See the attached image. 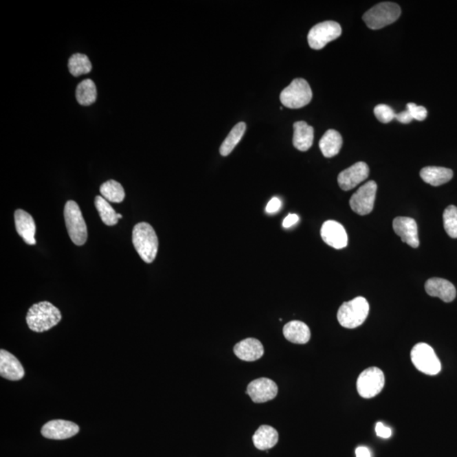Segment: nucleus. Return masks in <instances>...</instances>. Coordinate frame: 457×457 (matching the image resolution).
Listing matches in <instances>:
<instances>
[{
	"mask_svg": "<svg viewBox=\"0 0 457 457\" xmlns=\"http://www.w3.org/2000/svg\"><path fill=\"white\" fill-rule=\"evenodd\" d=\"M97 95L96 85L91 79L82 80L76 87V100L80 105L89 106L94 104L97 100Z\"/></svg>",
	"mask_w": 457,
	"mask_h": 457,
	"instance_id": "25",
	"label": "nucleus"
},
{
	"mask_svg": "<svg viewBox=\"0 0 457 457\" xmlns=\"http://www.w3.org/2000/svg\"><path fill=\"white\" fill-rule=\"evenodd\" d=\"M394 119L397 120L398 122L402 124L411 123L413 120L412 116L410 114V112H409L408 109L407 111L400 113V114H396V117H394Z\"/></svg>",
	"mask_w": 457,
	"mask_h": 457,
	"instance_id": "36",
	"label": "nucleus"
},
{
	"mask_svg": "<svg viewBox=\"0 0 457 457\" xmlns=\"http://www.w3.org/2000/svg\"><path fill=\"white\" fill-rule=\"evenodd\" d=\"M234 353L241 360L254 361L260 359L265 354V349L258 339L247 338L234 346Z\"/></svg>",
	"mask_w": 457,
	"mask_h": 457,
	"instance_id": "18",
	"label": "nucleus"
},
{
	"mask_svg": "<svg viewBox=\"0 0 457 457\" xmlns=\"http://www.w3.org/2000/svg\"><path fill=\"white\" fill-rule=\"evenodd\" d=\"M321 237L325 243L335 249H342L348 243V237L345 228L337 221H325L322 225Z\"/></svg>",
	"mask_w": 457,
	"mask_h": 457,
	"instance_id": "14",
	"label": "nucleus"
},
{
	"mask_svg": "<svg viewBox=\"0 0 457 457\" xmlns=\"http://www.w3.org/2000/svg\"><path fill=\"white\" fill-rule=\"evenodd\" d=\"M369 304L364 298L358 297L352 301L344 302L339 309L337 320L342 327L355 328L367 320Z\"/></svg>",
	"mask_w": 457,
	"mask_h": 457,
	"instance_id": "3",
	"label": "nucleus"
},
{
	"mask_svg": "<svg viewBox=\"0 0 457 457\" xmlns=\"http://www.w3.org/2000/svg\"><path fill=\"white\" fill-rule=\"evenodd\" d=\"M16 232L28 245H35L36 225L34 218L27 212L18 210L14 213Z\"/></svg>",
	"mask_w": 457,
	"mask_h": 457,
	"instance_id": "19",
	"label": "nucleus"
},
{
	"mask_svg": "<svg viewBox=\"0 0 457 457\" xmlns=\"http://www.w3.org/2000/svg\"><path fill=\"white\" fill-rule=\"evenodd\" d=\"M342 144V135L337 131L328 130L320 139V148L324 157L332 158L338 155Z\"/></svg>",
	"mask_w": 457,
	"mask_h": 457,
	"instance_id": "24",
	"label": "nucleus"
},
{
	"mask_svg": "<svg viewBox=\"0 0 457 457\" xmlns=\"http://www.w3.org/2000/svg\"><path fill=\"white\" fill-rule=\"evenodd\" d=\"M356 456L371 457V452L369 451L368 448L365 447V446H359V447L356 449Z\"/></svg>",
	"mask_w": 457,
	"mask_h": 457,
	"instance_id": "37",
	"label": "nucleus"
},
{
	"mask_svg": "<svg viewBox=\"0 0 457 457\" xmlns=\"http://www.w3.org/2000/svg\"><path fill=\"white\" fill-rule=\"evenodd\" d=\"M312 89L308 82L302 78H296L280 93V102L285 107L300 109L305 107L312 100Z\"/></svg>",
	"mask_w": 457,
	"mask_h": 457,
	"instance_id": "6",
	"label": "nucleus"
},
{
	"mask_svg": "<svg viewBox=\"0 0 457 457\" xmlns=\"http://www.w3.org/2000/svg\"><path fill=\"white\" fill-rule=\"evenodd\" d=\"M369 168L364 162H358L343 170L338 175V184L344 191L356 188L368 177Z\"/></svg>",
	"mask_w": 457,
	"mask_h": 457,
	"instance_id": "13",
	"label": "nucleus"
},
{
	"mask_svg": "<svg viewBox=\"0 0 457 457\" xmlns=\"http://www.w3.org/2000/svg\"><path fill=\"white\" fill-rule=\"evenodd\" d=\"M65 225L69 238L76 246H82L87 240V228L78 204L69 200L64 210Z\"/></svg>",
	"mask_w": 457,
	"mask_h": 457,
	"instance_id": "5",
	"label": "nucleus"
},
{
	"mask_svg": "<svg viewBox=\"0 0 457 457\" xmlns=\"http://www.w3.org/2000/svg\"><path fill=\"white\" fill-rule=\"evenodd\" d=\"M133 243L142 260L147 263L155 261L159 249V239L155 229L148 223L142 222L134 226Z\"/></svg>",
	"mask_w": 457,
	"mask_h": 457,
	"instance_id": "2",
	"label": "nucleus"
},
{
	"mask_svg": "<svg viewBox=\"0 0 457 457\" xmlns=\"http://www.w3.org/2000/svg\"><path fill=\"white\" fill-rule=\"evenodd\" d=\"M443 219L446 233L452 238H457V208L453 205L446 208Z\"/></svg>",
	"mask_w": 457,
	"mask_h": 457,
	"instance_id": "30",
	"label": "nucleus"
},
{
	"mask_svg": "<svg viewBox=\"0 0 457 457\" xmlns=\"http://www.w3.org/2000/svg\"><path fill=\"white\" fill-rule=\"evenodd\" d=\"M122 215L120 214H118V219H122Z\"/></svg>",
	"mask_w": 457,
	"mask_h": 457,
	"instance_id": "38",
	"label": "nucleus"
},
{
	"mask_svg": "<svg viewBox=\"0 0 457 457\" xmlns=\"http://www.w3.org/2000/svg\"><path fill=\"white\" fill-rule=\"evenodd\" d=\"M293 145L299 151L306 152L312 147L314 131L313 128L305 122L294 124Z\"/></svg>",
	"mask_w": 457,
	"mask_h": 457,
	"instance_id": "21",
	"label": "nucleus"
},
{
	"mask_svg": "<svg viewBox=\"0 0 457 457\" xmlns=\"http://www.w3.org/2000/svg\"><path fill=\"white\" fill-rule=\"evenodd\" d=\"M393 228L404 243L416 248L419 247V230L414 219L408 217H397L394 219Z\"/></svg>",
	"mask_w": 457,
	"mask_h": 457,
	"instance_id": "15",
	"label": "nucleus"
},
{
	"mask_svg": "<svg viewBox=\"0 0 457 457\" xmlns=\"http://www.w3.org/2000/svg\"><path fill=\"white\" fill-rule=\"evenodd\" d=\"M279 441V434L273 427L269 425H262L252 436V441L255 447L260 451L271 449L278 443Z\"/></svg>",
	"mask_w": 457,
	"mask_h": 457,
	"instance_id": "22",
	"label": "nucleus"
},
{
	"mask_svg": "<svg viewBox=\"0 0 457 457\" xmlns=\"http://www.w3.org/2000/svg\"><path fill=\"white\" fill-rule=\"evenodd\" d=\"M420 177L424 182L433 186H438L449 182L453 177V171L444 167L429 166L420 171Z\"/></svg>",
	"mask_w": 457,
	"mask_h": 457,
	"instance_id": "23",
	"label": "nucleus"
},
{
	"mask_svg": "<svg viewBox=\"0 0 457 457\" xmlns=\"http://www.w3.org/2000/svg\"><path fill=\"white\" fill-rule=\"evenodd\" d=\"M375 115L376 118L380 122L383 124L390 123L392 122L396 117V113L393 111L392 108L386 104H379L375 108Z\"/></svg>",
	"mask_w": 457,
	"mask_h": 457,
	"instance_id": "31",
	"label": "nucleus"
},
{
	"mask_svg": "<svg viewBox=\"0 0 457 457\" xmlns=\"http://www.w3.org/2000/svg\"><path fill=\"white\" fill-rule=\"evenodd\" d=\"M342 29L335 21H324L314 25L308 36L309 46L313 49L320 50L333 40L342 35Z\"/></svg>",
	"mask_w": 457,
	"mask_h": 457,
	"instance_id": "9",
	"label": "nucleus"
},
{
	"mask_svg": "<svg viewBox=\"0 0 457 457\" xmlns=\"http://www.w3.org/2000/svg\"><path fill=\"white\" fill-rule=\"evenodd\" d=\"M0 375L12 381L21 380L25 375V370L20 361L13 354L3 349L0 350Z\"/></svg>",
	"mask_w": 457,
	"mask_h": 457,
	"instance_id": "16",
	"label": "nucleus"
},
{
	"mask_svg": "<svg viewBox=\"0 0 457 457\" xmlns=\"http://www.w3.org/2000/svg\"><path fill=\"white\" fill-rule=\"evenodd\" d=\"M246 124L240 122L236 124L235 126L230 131L228 137L223 142V144L219 148V152L222 156H228L236 146L239 144L241 138H243L245 131H246Z\"/></svg>",
	"mask_w": 457,
	"mask_h": 457,
	"instance_id": "27",
	"label": "nucleus"
},
{
	"mask_svg": "<svg viewBox=\"0 0 457 457\" xmlns=\"http://www.w3.org/2000/svg\"><path fill=\"white\" fill-rule=\"evenodd\" d=\"M401 10L396 3H378L364 14L363 19L368 28L379 30L399 19Z\"/></svg>",
	"mask_w": 457,
	"mask_h": 457,
	"instance_id": "4",
	"label": "nucleus"
},
{
	"mask_svg": "<svg viewBox=\"0 0 457 457\" xmlns=\"http://www.w3.org/2000/svg\"><path fill=\"white\" fill-rule=\"evenodd\" d=\"M280 207L281 201L278 199V197H273V199L269 201L268 205L266 207V212L269 214L276 213L277 211L280 210Z\"/></svg>",
	"mask_w": 457,
	"mask_h": 457,
	"instance_id": "34",
	"label": "nucleus"
},
{
	"mask_svg": "<svg viewBox=\"0 0 457 457\" xmlns=\"http://www.w3.org/2000/svg\"><path fill=\"white\" fill-rule=\"evenodd\" d=\"M247 394L255 403H265L276 397L278 386L272 379H257L247 386Z\"/></svg>",
	"mask_w": 457,
	"mask_h": 457,
	"instance_id": "11",
	"label": "nucleus"
},
{
	"mask_svg": "<svg viewBox=\"0 0 457 457\" xmlns=\"http://www.w3.org/2000/svg\"><path fill=\"white\" fill-rule=\"evenodd\" d=\"M378 186L374 181L366 183L354 193L350 199L352 210L359 215H367L374 210Z\"/></svg>",
	"mask_w": 457,
	"mask_h": 457,
	"instance_id": "10",
	"label": "nucleus"
},
{
	"mask_svg": "<svg viewBox=\"0 0 457 457\" xmlns=\"http://www.w3.org/2000/svg\"><path fill=\"white\" fill-rule=\"evenodd\" d=\"M68 67L69 73L78 78L82 75L89 74L93 69V65H91L89 57L85 54H75L69 58Z\"/></svg>",
	"mask_w": 457,
	"mask_h": 457,
	"instance_id": "29",
	"label": "nucleus"
},
{
	"mask_svg": "<svg viewBox=\"0 0 457 457\" xmlns=\"http://www.w3.org/2000/svg\"><path fill=\"white\" fill-rule=\"evenodd\" d=\"M80 427L78 424L67 420H52L43 426L41 433L43 437L50 440H67L78 434Z\"/></svg>",
	"mask_w": 457,
	"mask_h": 457,
	"instance_id": "12",
	"label": "nucleus"
},
{
	"mask_svg": "<svg viewBox=\"0 0 457 457\" xmlns=\"http://www.w3.org/2000/svg\"><path fill=\"white\" fill-rule=\"evenodd\" d=\"M375 431L378 436L383 438H389L391 437V435H392V430L382 423H378L376 424Z\"/></svg>",
	"mask_w": 457,
	"mask_h": 457,
	"instance_id": "33",
	"label": "nucleus"
},
{
	"mask_svg": "<svg viewBox=\"0 0 457 457\" xmlns=\"http://www.w3.org/2000/svg\"><path fill=\"white\" fill-rule=\"evenodd\" d=\"M94 203L104 224L108 226H113L118 223V214L116 213L114 208H112L108 201L104 199L103 197L97 196L95 197Z\"/></svg>",
	"mask_w": 457,
	"mask_h": 457,
	"instance_id": "28",
	"label": "nucleus"
},
{
	"mask_svg": "<svg viewBox=\"0 0 457 457\" xmlns=\"http://www.w3.org/2000/svg\"><path fill=\"white\" fill-rule=\"evenodd\" d=\"M100 193L104 199L111 203H122L126 197V192L123 186L115 180H109L102 184Z\"/></svg>",
	"mask_w": 457,
	"mask_h": 457,
	"instance_id": "26",
	"label": "nucleus"
},
{
	"mask_svg": "<svg viewBox=\"0 0 457 457\" xmlns=\"http://www.w3.org/2000/svg\"><path fill=\"white\" fill-rule=\"evenodd\" d=\"M61 319L60 311L49 302L32 305L25 317L29 328L38 333L50 330L60 323Z\"/></svg>",
	"mask_w": 457,
	"mask_h": 457,
	"instance_id": "1",
	"label": "nucleus"
},
{
	"mask_svg": "<svg viewBox=\"0 0 457 457\" xmlns=\"http://www.w3.org/2000/svg\"><path fill=\"white\" fill-rule=\"evenodd\" d=\"M285 338L294 344L308 343L311 338L310 328L302 321H291L285 325L283 328Z\"/></svg>",
	"mask_w": 457,
	"mask_h": 457,
	"instance_id": "20",
	"label": "nucleus"
},
{
	"mask_svg": "<svg viewBox=\"0 0 457 457\" xmlns=\"http://www.w3.org/2000/svg\"><path fill=\"white\" fill-rule=\"evenodd\" d=\"M411 359L416 368L427 375H436L441 371L440 359L432 347L426 343H419L413 347Z\"/></svg>",
	"mask_w": 457,
	"mask_h": 457,
	"instance_id": "7",
	"label": "nucleus"
},
{
	"mask_svg": "<svg viewBox=\"0 0 457 457\" xmlns=\"http://www.w3.org/2000/svg\"><path fill=\"white\" fill-rule=\"evenodd\" d=\"M299 221V217L298 214H288L286 219L283 221V227L284 228H290L291 226L297 224Z\"/></svg>",
	"mask_w": 457,
	"mask_h": 457,
	"instance_id": "35",
	"label": "nucleus"
},
{
	"mask_svg": "<svg viewBox=\"0 0 457 457\" xmlns=\"http://www.w3.org/2000/svg\"><path fill=\"white\" fill-rule=\"evenodd\" d=\"M425 291L430 297L438 298L445 302L454 301L456 297L454 285L441 278H432L427 280Z\"/></svg>",
	"mask_w": 457,
	"mask_h": 457,
	"instance_id": "17",
	"label": "nucleus"
},
{
	"mask_svg": "<svg viewBox=\"0 0 457 457\" xmlns=\"http://www.w3.org/2000/svg\"><path fill=\"white\" fill-rule=\"evenodd\" d=\"M407 109L412 116L413 120L423 122L427 118V109L423 106H418L413 103H409L407 105Z\"/></svg>",
	"mask_w": 457,
	"mask_h": 457,
	"instance_id": "32",
	"label": "nucleus"
},
{
	"mask_svg": "<svg viewBox=\"0 0 457 457\" xmlns=\"http://www.w3.org/2000/svg\"><path fill=\"white\" fill-rule=\"evenodd\" d=\"M385 383V375L381 369L376 367L368 368L361 372L357 379V392L365 399H370L381 392Z\"/></svg>",
	"mask_w": 457,
	"mask_h": 457,
	"instance_id": "8",
	"label": "nucleus"
}]
</instances>
